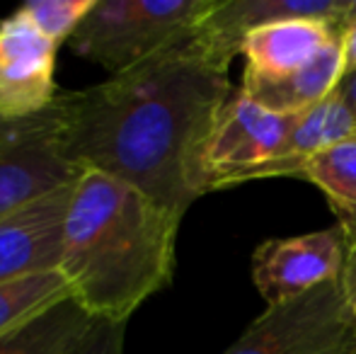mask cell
<instances>
[{"mask_svg":"<svg viewBox=\"0 0 356 354\" xmlns=\"http://www.w3.org/2000/svg\"><path fill=\"white\" fill-rule=\"evenodd\" d=\"M230 92L228 68L187 42L92 88L58 92L54 107L80 172L122 179L184 218L209 194L204 151Z\"/></svg>","mask_w":356,"mask_h":354,"instance_id":"1","label":"cell"},{"mask_svg":"<svg viewBox=\"0 0 356 354\" xmlns=\"http://www.w3.org/2000/svg\"><path fill=\"white\" fill-rule=\"evenodd\" d=\"M182 218L136 187L85 170L63 221L58 272L92 321L127 323L170 287Z\"/></svg>","mask_w":356,"mask_h":354,"instance_id":"2","label":"cell"},{"mask_svg":"<svg viewBox=\"0 0 356 354\" xmlns=\"http://www.w3.org/2000/svg\"><path fill=\"white\" fill-rule=\"evenodd\" d=\"M218 0H97L71 49L109 76L131 71L192 39Z\"/></svg>","mask_w":356,"mask_h":354,"instance_id":"3","label":"cell"},{"mask_svg":"<svg viewBox=\"0 0 356 354\" xmlns=\"http://www.w3.org/2000/svg\"><path fill=\"white\" fill-rule=\"evenodd\" d=\"M223 354H356V325L339 279L267 306Z\"/></svg>","mask_w":356,"mask_h":354,"instance_id":"4","label":"cell"},{"mask_svg":"<svg viewBox=\"0 0 356 354\" xmlns=\"http://www.w3.org/2000/svg\"><path fill=\"white\" fill-rule=\"evenodd\" d=\"M80 175L54 104L32 117L0 119V218L73 187Z\"/></svg>","mask_w":356,"mask_h":354,"instance_id":"5","label":"cell"},{"mask_svg":"<svg viewBox=\"0 0 356 354\" xmlns=\"http://www.w3.org/2000/svg\"><path fill=\"white\" fill-rule=\"evenodd\" d=\"M298 114H277L259 107L243 90H233L216 117L204 151L207 189H228L252 182L282 153Z\"/></svg>","mask_w":356,"mask_h":354,"instance_id":"6","label":"cell"},{"mask_svg":"<svg viewBox=\"0 0 356 354\" xmlns=\"http://www.w3.org/2000/svg\"><path fill=\"white\" fill-rule=\"evenodd\" d=\"M344 255L347 238L339 226L293 238H272L254 248L252 282L267 306H277L339 279Z\"/></svg>","mask_w":356,"mask_h":354,"instance_id":"7","label":"cell"},{"mask_svg":"<svg viewBox=\"0 0 356 354\" xmlns=\"http://www.w3.org/2000/svg\"><path fill=\"white\" fill-rule=\"evenodd\" d=\"M56 54L19 10L0 19V119L32 117L56 102Z\"/></svg>","mask_w":356,"mask_h":354,"instance_id":"8","label":"cell"},{"mask_svg":"<svg viewBox=\"0 0 356 354\" xmlns=\"http://www.w3.org/2000/svg\"><path fill=\"white\" fill-rule=\"evenodd\" d=\"M349 0H218L194 29L192 49L207 61L228 68L250 34L286 19H315L337 27Z\"/></svg>","mask_w":356,"mask_h":354,"instance_id":"9","label":"cell"},{"mask_svg":"<svg viewBox=\"0 0 356 354\" xmlns=\"http://www.w3.org/2000/svg\"><path fill=\"white\" fill-rule=\"evenodd\" d=\"M73 187L0 218V282L58 269L63 221Z\"/></svg>","mask_w":356,"mask_h":354,"instance_id":"10","label":"cell"},{"mask_svg":"<svg viewBox=\"0 0 356 354\" xmlns=\"http://www.w3.org/2000/svg\"><path fill=\"white\" fill-rule=\"evenodd\" d=\"M344 76V47L342 34L332 39L315 58L303 68L284 76H259L248 73L243 78V90L252 102L277 114H300L320 104L337 90Z\"/></svg>","mask_w":356,"mask_h":354,"instance_id":"11","label":"cell"},{"mask_svg":"<svg viewBox=\"0 0 356 354\" xmlns=\"http://www.w3.org/2000/svg\"><path fill=\"white\" fill-rule=\"evenodd\" d=\"M352 138H356V119L342 97L332 92L320 104L298 114L282 153L267 163L254 179L300 177V170L310 158Z\"/></svg>","mask_w":356,"mask_h":354,"instance_id":"12","label":"cell"},{"mask_svg":"<svg viewBox=\"0 0 356 354\" xmlns=\"http://www.w3.org/2000/svg\"><path fill=\"white\" fill-rule=\"evenodd\" d=\"M334 24L315 19H286L274 22L250 34L240 56L248 58V73L259 76H284L303 68L334 37Z\"/></svg>","mask_w":356,"mask_h":354,"instance_id":"13","label":"cell"},{"mask_svg":"<svg viewBox=\"0 0 356 354\" xmlns=\"http://www.w3.org/2000/svg\"><path fill=\"white\" fill-rule=\"evenodd\" d=\"M90 325L92 318L71 296L0 337V354H71Z\"/></svg>","mask_w":356,"mask_h":354,"instance_id":"14","label":"cell"},{"mask_svg":"<svg viewBox=\"0 0 356 354\" xmlns=\"http://www.w3.org/2000/svg\"><path fill=\"white\" fill-rule=\"evenodd\" d=\"M298 179H308L327 199L347 243L356 241V138L313 156Z\"/></svg>","mask_w":356,"mask_h":354,"instance_id":"15","label":"cell"},{"mask_svg":"<svg viewBox=\"0 0 356 354\" xmlns=\"http://www.w3.org/2000/svg\"><path fill=\"white\" fill-rule=\"evenodd\" d=\"M71 298V287L58 269L0 282V337Z\"/></svg>","mask_w":356,"mask_h":354,"instance_id":"16","label":"cell"},{"mask_svg":"<svg viewBox=\"0 0 356 354\" xmlns=\"http://www.w3.org/2000/svg\"><path fill=\"white\" fill-rule=\"evenodd\" d=\"M95 3L97 0H29L17 10L49 42L61 47L63 42H71Z\"/></svg>","mask_w":356,"mask_h":354,"instance_id":"17","label":"cell"},{"mask_svg":"<svg viewBox=\"0 0 356 354\" xmlns=\"http://www.w3.org/2000/svg\"><path fill=\"white\" fill-rule=\"evenodd\" d=\"M127 323L92 321L71 354H124Z\"/></svg>","mask_w":356,"mask_h":354,"instance_id":"18","label":"cell"},{"mask_svg":"<svg viewBox=\"0 0 356 354\" xmlns=\"http://www.w3.org/2000/svg\"><path fill=\"white\" fill-rule=\"evenodd\" d=\"M339 289H342L344 303L356 325V241L347 243V255H344V267L339 274Z\"/></svg>","mask_w":356,"mask_h":354,"instance_id":"19","label":"cell"},{"mask_svg":"<svg viewBox=\"0 0 356 354\" xmlns=\"http://www.w3.org/2000/svg\"><path fill=\"white\" fill-rule=\"evenodd\" d=\"M334 92H337L339 97H342V102L347 104L349 109H352V114H354V119H356V71L344 73Z\"/></svg>","mask_w":356,"mask_h":354,"instance_id":"20","label":"cell"},{"mask_svg":"<svg viewBox=\"0 0 356 354\" xmlns=\"http://www.w3.org/2000/svg\"><path fill=\"white\" fill-rule=\"evenodd\" d=\"M342 47H344V73H352L356 71V24L342 34Z\"/></svg>","mask_w":356,"mask_h":354,"instance_id":"21","label":"cell"}]
</instances>
